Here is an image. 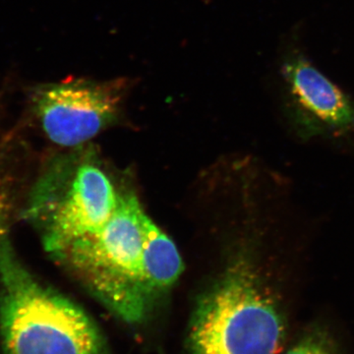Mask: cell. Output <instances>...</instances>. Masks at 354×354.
<instances>
[{
	"mask_svg": "<svg viewBox=\"0 0 354 354\" xmlns=\"http://www.w3.org/2000/svg\"><path fill=\"white\" fill-rule=\"evenodd\" d=\"M291 120L307 135L354 131V101L301 51L290 50L281 64Z\"/></svg>",
	"mask_w": 354,
	"mask_h": 354,
	"instance_id": "8992f818",
	"label": "cell"
},
{
	"mask_svg": "<svg viewBox=\"0 0 354 354\" xmlns=\"http://www.w3.org/2000/svg\"><path fill=\"white\" fill-rule=\"evenodd\" d=\"M283 354H337L330 335L320 328L305 333Z\"/></svg>",
	"mask_w": 354,
	"mask_h": 354,
	"instance_id": "ba28073f",
	"label": "cell"
},
{
	"mask_svg": "<svg viewBox=\"0 0 354 354\" xmlns=\"http://www.w3.org/2000/svg\"><path fill=\"white\" fill-rule=\"evenodd\" d=\"M142 267L151 297L169 290L183 272V264L176 244L145 215L143 220Z\"/></svg>",
	"mask_w": 354,
	"mask_h": 354,
	"instance_id": "52a82bcc",
	"label": "cell"
},
{
	"mask_svg": "<svg viewBox=\"0 0 354 354\" xmlns=\"http://www.w3.org/2000/svg\"><path fill=\"white\" fill-rule=\"evenodd\" d=\"M120 195L111 179L95 165L84 164L76 169L64 194L50 204L43 214L44 244L53 256L77 239L104 227L113 215Z\"/></svg>",
	"mask_w": 354,
	"mask_h": 354,
	"instance_id": "5b68a950",
	"label": "cell"
},
{
	"mask_svg": "<svg viewBox=\"0 0 354 354\" xmlns=\"http://www.w3.org/2000/svg\"><path fill=\"white\" fill-rule=\"evenodd\" d=\"M0 327L6 354H109L82 309L41 285L0 241Z\"/></svg>",
	"mask_w": 354,
	"mask_h": 354,
	"instance_id": "6da1fadb",
	"label": "cell"
},
{
	"mask_svg": "<svg viewBox=\"0 0 354 354\" xmlns=\"http://www.w3.org/2000/svg\"><path fill=\"white\" fill-rule=\"evenodd\" d=\"M145 215L134 195H123L104 227L55 256L128 323L143 320L153 302L142 267Z\"/></svg>",
	"mask_w": 354,
	"mask_h": 354,
	"instance_id": "3957f363",
	"label": "cell"
},
{
	"mask_svg": "<svg viewBox=\"0 0 354 354\" xmlns=\"http://www.w3.org/2000/svg\"><path fill=\"white\" fill-rule=\"evenodd\" d=\"M129 87L125 78L104 82L76 79L46 85L36 99L44 131L59 146L85 143L118 118Z\"/></svg>",
	"mask_w": 354,
	"mask_h": 354,
	"instance_id": "277c9868",
	"label": "cell"
},
{
	"mask_svg": "<svg viewBox=\"0 0 354 354\" xmlns=\"http://www.w3.org/2000/svg\"><path fill=\"white\" fill-rule=\"evenodd\" d=\"M285 335L276 298L243 259L200 300L191 324L190 354H277Z\"/></svg>",
	"mask_w": 354,
	"mask_h": 354,
	"instance_id": "7a4b0ae2",
	"label": "cell"
},
{
	"mask_svg": "<svg viewBox=\"0 0 354 354\" xmlns=\"http://www.w3.org/2000/svg\"><path fill=\"white\" fill-rule=\"evenodd\" d=\"M7 220H8V201L6 195L0 192V241L4 239Z\"/></svg>",
	"mask_w": 354,
	"mask_h": 354,
	"instance_id": "9c48e42d",
	"label": "cell"
}]
</instances>
